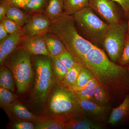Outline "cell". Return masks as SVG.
<instances>
[{
    "label": "cell",
    "mask_w": 129,
    "mask_h": 129,
    "mask_svg": "<svg viewBox=\"0 0 129 129\" xmlns=\"http://www.w3.org/2000/svg\"><path fill=\"white\" fill-rule=\"evenodd\" d=\"M19 47L30 53L32 55H48L43 36L41 35L24 36Z\"/></svg>",
    "instance_id": "cell-11"
},
{
    "label": "cell",
    "mask_w": 129,
    "mask_h": 129,
    "mask_svg": "<svg viewBox=\"0 0 129 129\" xmlns=\"http://www.w3.org/2000/svg\"><path fill=\"white\" fill-rule=\"evenodd\" d=\"M127 25L121 22L109 24L102 45L109 59L118 63L124 47Z\"/></svg>",
    "instance_id": "cell-7"
},
{
    "label": "cell",
    "mask_w": 129,
    "mask_h": 129,
    "mask_svg": "<svg viewBox=\"0 0 129 129\" xmlns=\"http://www.w3.org/2000/svg\"><path fill=\"white\" fill-rule=\"evenodd\" d=\"M43 36L49 56H57L67 50L61 40L49 30Z\"/></svg>",
    "instance_id": "cell-15"
},
{
    "label": "cell",
    "mask_w": 129,
    "mask_h": 129,
    "mask_svg": "<svg viewBox=\"0 0 129 129\" xmlns=\"http://www.w3.org/2000/svg\"><path fill=\"white\" fill-rule=\"evenodd\" d=\"M82 67L81 64H79L69 70L61 84L67 88L73 89L76 84L81 69Z\"/></svg>",
    "instance_id": "cell-23"
},
{
    "label": "cell",
    "mask_w": 129,
    "mask_h": 129,
    "mask_svg": "<svg viewBox=\"0 0 129 129\" xmlns=\"http://www.w3.org/2000/svg\"><path fill=\"white\" fill-rule=\"evenodd\" d=\"M11 6L9 0H1L0 1V21L6 17L9 7Z\"/></svg>",
    "instance_id": "cell-32"
},
{
    "label": "cell",
    "mask_w": 129,
    "mask_h": 129,
    "mask_svg": "<svg viewBox=\"0 0 129 129\" xmlns=\"http://www.w3.org/2000/svg\"><path fill=\"white\" fill-rule=\"evenodd\" d=\"M117 3L122 8L125 13L127 14L129 11V0H112Z\"/></svg>",
    "instance_id": "cell-36"
},
{
    "label": "cell",
    "mask_w": 129,
    "mask_h": 129,
    "mask_svg": "<svg viewBox=\"0 0 129 129\" xmlns=\"http://www.w3.org/2000/svg\"><path fill=\"white\" fill-rule=\"evenodd\" d=\"M36 122V129H65V124L52 119L42 117Z\"/></svg>",
    "instance_id": "cell-24"
},
{
    "label": "cell",
    "mask_w": 129,
    "mask_h": 129,
    "mask_svg": "<svg viewBox=\"0 0 129 129\" xmlns=\"http://www.w3.org/2000/svg\"><path fill=\"white\" fill-rule=\"evenodd\" d=\"M14 79L12 72L4 64L0 68V86L13 92L15 91Z\"/></svg>",
    "instance_id": "cell-20"
},
{
    "label": "cell",
    "mask_w": 129,
    "mask_h": 129,
    "mask_svg": "<svg viewBox=\"0 0 129 129\" xmlns=\"http://www.w3.org/2000/svg\"><path fill=\"white\" fill-rule=\"evenodd\" d=\"M57 57L69 70L80 64L72 53L67 50H65Z\"/></svg>",
    "instance_id": "cell-29"
},
{
    "label": "cell",
    "mask_w": 129,
    "mask_h": 129,
    "mask_svg": "<svg viewBox=\"0 0 129 129\" xmlns=\"http://www.w3.org/2000/svg\"><path fill=\"white\" fill-rule=\"evenodd\" d=\"M30 0H9L11 5L23 9Z\"/></svg>",
    "instance_id": "cell-35"
},
{
    "label": "cell",
    "mask_w": 129,
    "mask_h": 129,
    "mask_svg": "<svg viewBox=\"0 0 129 129\" xmlns=\"http://www.w3.org/2000/svg\"><path fill=\"white\" fill-rule=\"evenodd\" d=\"M53 74L58 82L61 83L69 69L57 56H50Z\"/></svg>",
    "instance_id": "cell-21"
},
{
    "label": "cell",
    "mask_w": 129,
    "mask_h": 129,
    "mask_svg": "<svg viewBox=\"0 0 129 129\" xmlns=\"http://www.w3.org/2000/svg\"><path fill=\"white\" fill-rule=\"evenodd\" d=\"M98 84L99 83L94 76L90 79L88 81L86 85L81 89L94 90Z\"/></svg>",
    "instance_id": "cell-34"
},
{
    "label": "cell",
    "mask_w": 129,
    "mask_h": 129,
    "mask_svg": "<svg viewBox=\"0 0 129 129\" xmlns=\"http://www.w3.org/2000/svg\"><path fill=\"white\" fill-rule=\"evenodd\" d=\"M9 35L2 24L0 23V42L6 39Z\"/></svg>",
    "instance_id": "cell-37"
},
{
    "label": "cell",
    "mask_w": 129,
    "mask_h": 129,
    "mask_svg": "<svg viewBox=\"0 0 129 129\" xmlns=\"http://www.w3.org/2000/svg\"><path fill=\"white\" fill-rule=\"evenodd\" d=\"M129 119V94L119 106L113 108L108 123L112 125H115L125 123Z\"/></svg>",
    "instance_id": "cell-14"
},
{
    "label": "cell",
    "mask_w": 129,
    "mask_h": 129,
    "mask_svg": "<svg viewBox=\"0 0 129 129\" xmlns=\"http://www.w3.org/2000/svg\"><path fill=\"white\" fill-rule=\"evenodd\" d=\"M25 36L23 31L9 35L3 41L0 42V64L2 65L7 57L19 46Z\"/></svg>",
    "instance_id": "cell-13"
},
{
    "label": "cell",
    "mask_w": 129,
    "mask_h": 129,
    "mask_svg": "<svg viewBox=\"0 0 129 129\" xmlns=\"http://www.w3.org/2000/svg\"><path fill=\"white\" fill-rule=\"evenodd\" d=\"M48 30L61 40L67 50L82 66L86 54L95 46L80 34L72 15L64 14L51 21Z\"/></svg>",
    "instance_id": "cell-3"
},
{
    "label": "cell",
    "mask_w": 129,
    "mask_h": 129,
    "mask_svg": "<svg viewBox=\"0 0 129 129\" xmlns=\"http://www.w3.org/2000/svg\"><path fill=\"white\" fill-rule=\"evenodd\" d=\"M36 61V78L34 95L37 101L45 102L54 82L50 57L48 55H39Z\"/></svg>",
    "instance_id": "cell-6"
},
{
    "label": "cell",
    "mask_w": 129,
    "mask_h": 129,
    "mask_svg": "<svg viewBox=\"0 0 129 129\" xmlns=\"http://www.w3.org/2000/svg\"><path fill=\"white\" fill-rule=\"evenodd\" d=\"M82 66L90 69L105 89L113 105H119L129 94L127 67L111 61L104 51L94 46L88 52Z\"/></svg>",
    "instance_id": "cell-1"
},
{
    "label": "cell",
    "mask_w": 129,
    "mask_h": 129,
    "mask_svg": "<svg viewBox=\"0 0 129 129\" xmlns=\"http://www.w3.org/2000/svg\"><path fill=\"white\" fill-rule=\"evenodd\" d=\"M84 115L96 120H104L109 112V106H102L96 103L79 99Z\"/></svg>",
    "instance_id": "cell-12"
},
{
    "label": "cell",
    "mask_w": 129,
    "mask_h": 129,
    "mask_svg": "<svg viewBox=\"0 0 129 129\" xmlns=\"http://www.w3.org/2000/svg\"><path fill=\"white\" fill-rule=\"evenodd\" d=\"M75 119L65 124V129H100L102 127L84 117Z\"/></svg>",
    "instance_id": "cell-17"
},
{
    "label": "cell",
    "mask_w": 129,
    "mask_h": 129,
    "mask_svg": "<svg viewBox=\"0 0 129 129\" xmlns=\"http://www.w3.org/2000/svg\"><path fill=\"white\" fill-rule=\"evenodd\" d=\"M89 7L109 24L122 22L117 6L112 0H89Z\"/></svg>",
    "instance_id": "cell-8"
},
{
    "label": "cell",
    "mask_w": 129,
    "mask_h": 129,
    "mask_svg": "<svg viewBox=\"0 0 129 129\" xmlns=\"http://www.w3.org/2000/svg\"><path fill=\"white\" fill-rule=\"evenodd\" d=\"M118 64L125 67L129 65V37L127 34L124 47Z\"/></svg>",
    "instance_id": "cell-31"
},
{
    "label": "cell",
    "mask_w": 129,
    "mask_h": 129,
    "mask_svg": "<svg viewBox=\"0 0 129 129\" xmlns=\"http://www.w3.org/2000/svg\"><path fill=\"white\" fill-rule=\"evenodd\" d=\"M32 55L18 47L7 58L3 64L12 73L18 93H25L30 86L33 76Z\"/></svg>",
    "instance_id": "cell-4"
},
{
    "label": "cell",
    "mask_w": 129,
    "mask_h": 129,
    "mask_svg": "<svg viewBox=\"0 0 129 129\" xmlns=\"http://www.w3.org/2000/svg\"><path fill=\"white\" fill-rule=\"evenodd\" d=\"M128 16V24H127V35L129 37V11L127 13V14Z\"/></svg>",
    "instance_id": "cell-38"
},
{
    "label": "cell",
    "mask_w": 129,
    "mask_h": 129,
    "mask_svg": "<svg viewBox=\"0 0 129 129\" xmlns=\"http://www.w3.org/2000/svg\"><path fill=\"white\" fill-rule=\"evenodd\" d=\"M51 21L44 14L32 15L31 18L23 27L25 36H43L48 31Z\"/></svg>",
    "instance_id": "cell-9"
},
{
    "label": "cell",
    "mask_w": 129,
    "mask_h": 129,
    "mask_svg": "<svg viewBox=\"0 0 129 129\" xmlns=\"http://www.w3.org/2000/svg\"><path fill=\"white\" fill-rule=\"evenodd\" d=\"M17 101L16 95L6 89L0 88V104L1 107L3 108L9 106L14 102Z\"/></svg>",
    "instance_id": "cell-26"
},
{
    "label": "cell",
    "mask_w": 129,
    "mask_h": 129,
    "mask_svg": "<svg viewBox=\"0 0 129 129\" xmlns=\"http://www.w3.org/2000/svg\"><path fill=\"white\" fill-rule=\"evenodd\" d=\"M20 8L11 6L7 12L6 17L13 20L18 25L23 27L29 21L32 15L21 10Z\"/></svg>",
    "instance_id": "cell-16"
},
{
    "label": "cell",
    "mask_w": 129,
    "mask_h": 129,
    "mask_svg": "<svg viewBox=\"0 0 129 129\" xmlns=\"http://www.w3.org/2000/svg\"><path fill=\"white\" fill-rule=\"evenodd\" d=\"M74 91L78 99L87 100L97 103L95 98L93 90L81 89Z\"/></svg>",
    "instance_id": "cell-30"
},
{
    "label": "cell",
    "mask_w": 129,
    "mask_h": 129,
    "mask_svg": "<svg viewBox=\"0 0 129 129\" xmlns=\"http://www.w3.org/2000/svg\"><path fill=\"white\" fill-rule=\"evenodd\" d=\"M89 0H64L63 12L64 14H73L86 8L89 7Z\"/></svg>",
    "instance_id": "cell-19"
},
{
    "label": "cell",
    "mask_w": 129,
    "mask_h": 129,
    "mask_svg": "<svg viewBox=\"0 0 129 129\" xmlns=\"http://www.w3.org/2000/svg\"><path fill=\"white\" fill-rule=\"evenodd\" d=\"M50 0H30L23 9L32 15L44 14Z\"/></svg>",
    "instance_id": "cell-22"
},
{
    "label": "cell",
    "mask_w": 129,
    "mask_h": 129,
    "mask_svg": "<svg viewBox=\"0 0 129 129\" xmlns=\"http://www.w3.org/2000/svg\"><path fill=\"white\" fill-rule=\"evenodd\" d=\"M64 0H50L44 14L51 21L59 18L64 14L63 12Z\"/></svg>",
    "instance_id": "cell-18"
},
{
    "label": "cell",
    "mask_w": 129,
    "mask_h": 129,
    "mask_svg": "<svg viewBox=\"0 0 129 129\" xmlns=\"http://www.w3.org/2000/svg\"><path fill=\"white\" fill-rule=\"evenodd\" d=\"M94 94L97 103L102 106H109V99L105 89L101 85H98L94 89Z\"/></svg>",
    "instance_id": "cell-27"
},
{
    "label": "cell",
    "mask_w": 129,
    "mask_h": 129,
    "mask_svg": "<svg viewBox=\"0 0 129 129\" xmlns=\"http://www.w3.org/2000/svg\"><path fill=\"white\" fill-rule=\"evenodd\" d=\"M72 15L76 28L88 39V41L95 46V44H102L108 30L109 24L102 21L89 7Z\"/></svg>",
    "instance_id": "cell-5"
},
{
    "label": "cell",
    "mask_w": 129,
    "mask_h": 129,
    "mask_svg": "<svg viewBox=\"0 0 129 129\" xmlns=\"http://www.w3.org/2000/svg\"><path fill=\"white\" fill-rule=\"evenodd\" d=\"M12 128L16 129H34L35 125L30 121L14 122L12 124Z\"/></svg>",
    "instance_id": "cell-33"
},
{
    "label": "cell",
    "mask_w": 129,
    "mask_h": 129,
    "mask_svg": "<svg viewBox=\"0 0 129 129\" xmlns=\"http://www.w3.org/2000/svg\"><path fill=\"white\" fill-rule=\"evenodd\" d=\"M46 101L43 117L65 124L84 115L74 91L60 82L52 86Z\"/></svg>",
    "instance_id": "cell-2"
},
{
    "label": "cell",
    "mask_w": 129,
    "mask_h": 129,
    "mask_svg": "<svg viewBox=\"0 0 129 129\" xmlns=\"http://www.w3.org/2000/svg\"><path fill=\"white\" fill-rule=\"evenodd\" d=\"M94 77V74L90 69L86 67H82L81 69L75 86L72 90L76 91L82 89L86 85L88 81Z\"/></svg>",
    "instance_id": "cell-25"
},
{
    "label": "cell",
    "mask_w": 129,
    "mask_h": 129,
    "mask_svg": "<svg viewBox=\"0 0 129 129\" xmlns=\"http://www.w3.org/2000/svg\"><path fill=\"white\" fill-rule=\"evenodd\" d=\"M127 69H128V71L129 73V65L127 67Z\"/></svg>",
    "instance_id": "cell-39"
},
{
    "label": "cell",
    "mask_w": 129,
    "mask_h": 129,
    "mask_svg": "<svg viewBox=\"0 0 129 129\" xmlns=\"http://www.w3.org/2000/svg\"><path fill=\"white\" fill-rule=\"evenodd\" d=\"M0 22L2 24L9 35L13 34L23 31L22 27L20 26L13 20L7 17L0 21Z\"/></svg>",
    "instance_id": "cell-28"
},
{
    "label": "cell",
    "mask_w": 129,
    "mask_h": 129,
    "mask_svg": "<svg viewBox=\"0 0 129 129\" xmlns=\"http://www.w3.org/2000/svg\"><path fill=\"white\" fill-rule=\"evenodd\" d=\"M3 108L9 119L13 122L23 121L36 122L39 119L17 101Z\"/></svg>",
    "instance_id": "cell-10"
}]
</instances>
